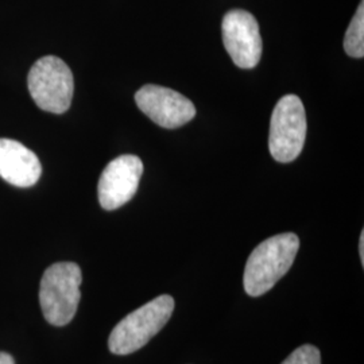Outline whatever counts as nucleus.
Returning <instances> with one entry per match:
<instances>
[{
	"label": "nucleus",
	"mask_w": 364,
	"mask_h": 364,
	"mask_svg": "<svg viewBox=\"0 0 364 364\" xmlns=\"http://www.w3.org/2000/svg\"><path fill=\"white\" fill-rule=\"evenodd\" d=\"M299 236L291 232L275 235L258 245L250 254L243 285L248 296L267 293L290 270L299 252Z\"/></svg>",
	"instance_id": "obj_1"
},
{
	"label": "nucleus",
	"mask_w": 364,
	"mask_h": 364,
	"mask_svg": "<svg viewBox=\"0 0 364 364\" xmlns=\"http://www.w3.org/2000/svg\"><path fill=\"white\" fill-rule=\"evenodd\" d=\"M81 270L76 263H54L42 275L39 287V304L49 324L64 326L77 312L80 302Z\"/></svg>",
	"instance_id": "obj_2"
},
{
	"label": "nucleus",
	"mask_w": 364,
	"mask_h": 364,
	"mask_svg": "<svg viewBox=\"0 0 364 364\" xmlns=\"http://www.w3.org/2000/svg\"><path fill=\"white\" fill-rule=\"evenodd\" d=\"M174 311V299L159 296L126 316L112 329L108 348L115 355H130L141 350L168 324Z\"/></svg>",
	"instance_id": "obj_3"
},
{
	"label": "nucleus",
	"mask_w": 364,
	"mask_h": 364,
	"mask_svg": "<svg viewBox=\"0 0 364 364\" xmlns=\"http://www.w3.org/2000/svg\"><path fill=\"white\" fill-rule=\"evenodd\" d=\"M28 92L41 109L64 114L72 105L75 80L70 68L54 55L39 58L27 77Z\"/></svg>",
	"instance_id": "obj_4"
},
{
	"label": "nucleus",
	"mask_w": 364,
	"mask_h": 364,
	"mask_svg": "<svg viewBox=\"0 0 364 364\" xmlns=\"http://www.w3.org/2000/svg\"><path fill=\"white\" fill-rule=\"evenodd\" d=\"M306 114L299 96L287 95L274 108L269 149L275 161L287 164L301 154L306 139Z\"/></svg>",
	"instance_id": "obj_5"
},
{
	"label": "nucleus",
	"mask_w": 364,
	"mask_h": 364,
	"mask_svg": "<svg viewBox=\"0 0 364 364\" xmlns=\"http://www.w3.org/2000/svg\"><path fill=\"white\" fill-rule=\"evenodd\" d=\"M221 34L225 50L235 65L252 69L262 57V37L258 21L245 10H232L225 14L221 23Z\"/></svg>",
	"instance_id": "obj_6"
},
{
	"label": "nucleus",
	"mask_w": 364,
	"mask_h": 364,
	"mask_svg": "<svg viewBox=\"0 0 364 364\" xmlns=\"http://www.w3.org/2000/svg\"><path fill=\"white\" fill-rule=\"evenodd\" d=\"M142 174L144 162L139 156L124 154L111 161L97 185L100 205L105 210H115L127 204L136 193Z\"/></svg>",
	"instance_id": "obj_7"
},
{
	"label": "nucleus",
	"mask_w": 364,
	"mask_h": 364,
	"mask_svg": "<svg viewBox=\"0 0 364 364\" xmlns=\"http://www.w3.org/2000/svg\"><path fill=\"white\" fill-rule=\"evenodd\" d=\"M135 102L146 117L164 129H178L196 117L195 105L180 92L149 84L135 93Z\"/></svg>",
	"instance_id": "obj_8"
},
{
	"label": "nucleus",
	"mask_w": 364,
	"mask_h": 364,
	"mask_svg": "<svg viewBox=\"0 0 364 364\" xmlns=\"http://www.w3.org/2000/svg\"><path fill=\"white\" fill-rule=\"evenodd\" d=\"M42 166L38 156L26 146L0 138V177L18 188L36 185L41 177Z\"/></svg>",
	"instance_id": "obj_9"
},
{
	"label": "nucleus",
	"mask_w": 364,
	"mask_h": 364,
	"mask_svg": "<svg viewBox=\"0 0 364 364\" xmlns=\"http://www.w3.org/2000/svg\"><path fill=\"white\" fill-rule=\"evenodd\" d=\"M344 50L353 58H363L364 55V3L360 1L351 23L346 31Z\"/></svg>",
	"instance_id": "obj_10"
},
{
	"label": "nucleus",
	"mask_w": 364,
	"mask_h": 364,
	"mask_svg": "<svg viewBox=\"0 0 364 364\" xmlns=\"http://www.w3.org/2000/svg\"><path fill=\"white\" fill-rule=\"evenodd\" d=\"M281 364H321V353L311 344L301 346Z\"/></svg>",
	"instance_id": "obj_11"
},
{
	"label": "nucleus",
	"mask_w": 364,
	"mask_h": 364,
	"mask_svg": "<svg viewBox=\"0 0 364 364\" xmlns=\"http://www.w3.org/2000/svg\"><path fill=\"white\" fill-rule=\"evenodd\" d=\"M0 364H15V360L10 353L0 352Z\"/></svg>",
	"instance_id": "obj_12"
},
{
	"label": "nucleus",
	"mask_w": 364,
	"mask_h": 364,
	"mask_svg": "<svg viewBox=\"0 0 364 364\" xmlns=\"http://www.w3.org/2000/svg\"><path fill=\"white\" fill-rule=\"evenodd\" d=\"M359 254H360L362 264H364V231H362L360 239H359Z\"/></svg>",
	"instance_id": "obj_13"
}]
</instances>
